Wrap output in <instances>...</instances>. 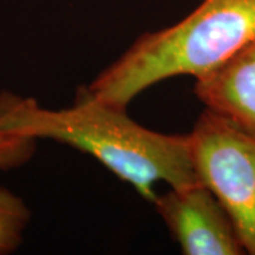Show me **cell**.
<instances>
[{
    "instance_id": "52a82bcc",
    "label": "cell",
    "mask_w": 255,
    "mask_h": 255,
    "mask_svg": "<svg viewBox=\"0 0 255 255\" xmlns=\"http://www.w3.org/2000/svg\"><path fill=\"white\" fill-rule=\"evenodd\" d=\"M36 139L10 132L0 114V172L13 169L33 155Z\"/></svg>"
},
{
    "instance_id": "5b68a950",
    "label": "cell",
    "mask_w": 255,
    "mask_h": 255,
    "mask_svg": "<svg viewBox=\"0 0 255 255\" xmlns=\"http://www.w3.org/2000/svg\"><path fill=\"white\" fill-rule=\"evenodd\" d=\"M193 90L204 110L255 137V41L196 78Z\"/></svg>"
},
{
    "instance_id": "8992f818",
    "label": "cell",
    "mask_w": 255,
    "mask_h": 255,
    "mask_svg": "<svg viewBox=\"0 0 255 255\" xmlns=\"http://www.w3.org/2000/svg\"><path fill=\"white\" fill-rule=\"evenodd\" d=\"M30 217L23 199L0 187V255L10 254L20 247Z\"/></svg>"
},
{
    "instance_id": "7a4b0ae2",
    "label": "cell",
    "mask_w": 255,
    "mask_h": 255,
    "mask_svg": "<svg viewBox=\"0 0 255 255\" xmlns=\"http://www.w3.org/2000/svg\"><path fill=\"white\" fill-rule=\"evenodd\" d=\"M254 41L255 0H201L176 24L137 37L87 90L102 102L128 108L157 82L200 78Z\"/></svg>"
},
{
    "instance_id": "6da1fadb",
    "label": "cell",
    "mask_w": 255,
    "mask_h": 255,
    "mask_svg": "<svg viewBox=\"0 0 255 255\" xmlns=\"http://www.w3.org/2000/svg\"><path fill=\"white\" fill-rule=\"evenodd\" d=\"M0 114L10 132L51 139L92 156L150 203L156 183L183 187L200 182L189 133L169 135L142 127L127 108L94 98L87 87L64 110L41 108L34 100L4 92L0 94Z\"/></svg>"
},
{
    "instance_id": "277c9868",
    "label": "cell",
    "mask_w": 255,
    "mask_h": 255,
    "mask_svg": "<svg viewBox=\"0 0 255 255\" xmlns=\"http://www.w3.org/2000/svg\"><path fill=\"white\" fill-rule=\"evenodd\" d=\"M152 203L184 255L247 254L227 210L201 182L169 187Z\"/></svg>"
},
{
    "instance_id": "3957f363",
    "label": "cell",
    "mask_w": 255,
    "mask_h": 255,
    "mask_svg": "<svg viewBox=\"0 0 255 255\" xmlns=\"http://www.w3.org/2000/svg\"><path fill=\"white\" fill-rule=\"evenodd\" d=\"M189 137L197 179L227 210L247 254L255 255V137L209 110Z\"/></svg>"
}]
</instances>
